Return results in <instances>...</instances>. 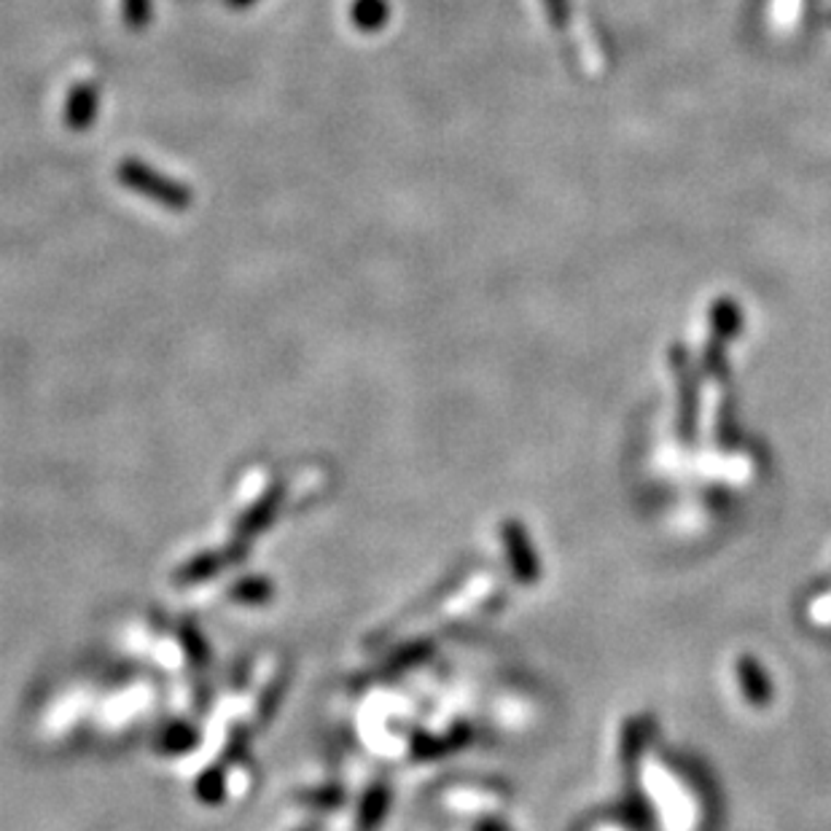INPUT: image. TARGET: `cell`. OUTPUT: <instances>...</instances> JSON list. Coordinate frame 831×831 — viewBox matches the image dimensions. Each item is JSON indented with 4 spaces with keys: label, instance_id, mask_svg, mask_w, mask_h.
Returning <instances> with one entry per match:
<instances>
[{
    "label": "cell",
    "instance_id": "obj_1",
    "mask_svg": "<svg viewBox=\"0 0 831 831\" xmlns=\"http://www.w3.org/2000/svg\"><path fill=\"white\" fill-rule=\"evenodd\" d=\"M116 181L132 194L143 197V200L154 202V205L165 207L170 213H186L194 205V191H191L189 183L165 176L154 165L138 159V156H124L116 165Z\"/></svg>",
    "mask_w": 831,
    "mask_h": 831
},
{
    "label": "cell",
    "instance_id": "obj_2",
    "mask_svg": "<svg viewBox=\"0 0 831 831\" xmlns=\"http://www.w3.org/2000/svg\"><path fill=\"white\" fill-rule=\"evenodd\" d=\"M100 114V86L95 81H79L66 100V127L71 132H90Z\"/></svg>",
    "mask_w": 831,
    "mask_h": 831
},
{
    "label": "cell",
    "instance_id": "obj_3",
    "mask_svg": "<svg viewBox=\"0 0 831 831\" xmlns=\"http://www.w3.org/2000/svg\"><path fill=\"white\" fill-rule=\"evenodd\" d=\"M351 22L361 33H380L391 22V3L388 0H353Z\"/></svg>",
    "mask_w": 831,
    "mask_h": 831
},
{
    "label": "cell",
    "instance_id": "obj_4",
    "mask_svg": "<svg viewBox=\"0 0 831 831\" xmlns=\"http://www.w3.org/2000/svg\"><path fill=\"white\" fill-rule=\"evenodd\" d=\"M154 20V0H121V22L141 33Z\"/></svg>",
    "mask_w": 831,
    "mask_h": 831
},
{
    "label": "cell",
    "instance_id": "obj_5",
    "mask_svg": "<svg viewBox=\"0 0 831 831\" xmlns=\"http://www.w3.org/2000/svg\"><path fill=\"white\" fill-rule=\"evenodd\" d=\"M259 3V0H226V5L235 11H242V9H251V5Z\"/></svg>",
    "mask_w": 831,
    "mask_h": 831
}]
</instances>
